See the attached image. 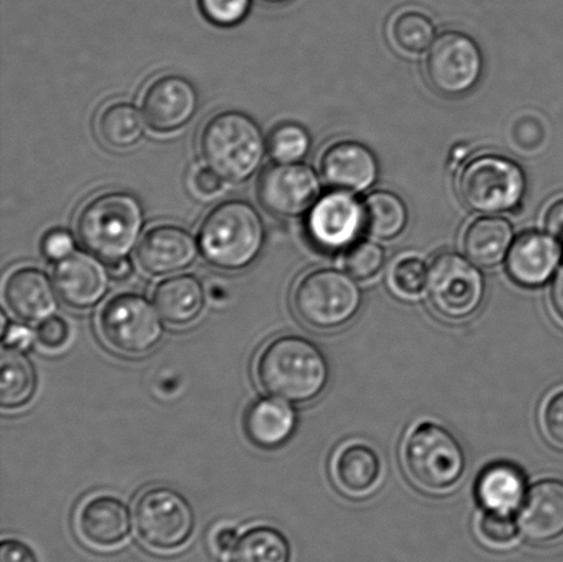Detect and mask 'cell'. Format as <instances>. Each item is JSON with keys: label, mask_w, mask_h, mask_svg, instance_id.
Returning a JSON list of instances; mask_svg holds the SVG:
<instances>
[{"label": "cell", "mask_w": 563, "mask_h": 562, "mask_svg": "<svg viewBox=\"0 0 563 562\" xmlns=\"http://www.w3.org/2000/svg\"><path fill=\"white\" fill-rule=\"evenodd\" d=\"M256 377L267 394L290 404H308L329 383V365L319 346L302 335L269 341L256 360Z\"/></svg>", "instance_id": "cell-1"}, {"label": "cell", "mask_w": 563, "mask_h": 562, "mask_svg": "<svg viewBox=\"0 0 563 562\" xmlns=\"http://www.w3.org/2000/svg\"><path fill=\"white\" fill-rule=\"evenodd\" d=\"M509 220L499 217H483L473 220L463 234V251L473 263L494 267L509 255L512 245Z\"/></svg>", "instance_id": "cell-26"}, {"label": "cell", "mask_w": 563, "mask_h": 562, "mask_svg": "<svg viewBox=\"0 0 563 562\" xmlns=\"http://www.w3.org/2000/svg\"><path fill=\"white\" fill-rule=\"evenodd\" d=\"M109 273L114 279L129 278L132 273V264L129 258H123V261L110 263Z\"/></svg>", "instance_id": "cell-46"}, {"label": "cell", "mask_w": 563, "mask_h": 562, "mask_svg": "<svg viewBox=\"0 0 563 562\" xmlns=\"http://www.w3.org/2000/svg\"><path fill=\"white\" fill-rule=\"evenodd\" d=\"M562 247L553 235L528 231L512 242L507 272L518 285L538 288L559 272Z\"/></svg>", "instance_id": "cell-20"}, {"label": "cell", "mask_w": 563, "mask_h": 562, "mask_svg": "<svg viewBox=\"0 0 563 562\" xmlns=\"http://www.w3.org/2000/svg\"><path fill=\"white\" fill-rule=\"evenodd\" d=\"M263 2L269 3V4H279L285 3L287 0H263Z\"/></svg>", "instance_id": "cell-47"}, {"label": "cell", "mask_w": 563, "mask_h": 562, "mask_svg": "<svg viewBox=\"0 0 563 562\" xmlns=\"http://www.w3.org/2000/svg\"><path fill=\"white\" fill-rule=\"evenodd\" d=\"M140 110L129 102H114L108 104L98 115V136L104 145L124 151L135 146L145 135V123Z\"/></svg>", "instance_id": "cell-28"}, {"label": "cell", "mask_w": 563, "mask_h": 562, "mask_svg": "<svg viewBox=\"0 0 563 562\" xmlns=\"http://www.w3.org/2000/svg\"><path fill=\"white\" fill-rule=\"evenodd\" d=\"M245 432L257 448L274 450L292 437L297 415L287 401L278 398H261L245 412Z\"/></svg>", "instance_id": "cell-23"}, {"label": "cell", "mask_w": 563, "mask_h": 562, "mask_svg": "<svg viewBox=\"0 0 563 562\" xmlns=\"http://www.w3.org/2000/svg\"><path fill=\"white\" fill-rule=\"evenodd\" d=\"M435 30L432 20L417 10H402L390 22V37L406 54H421L430 48Z\"/></svg>", "instance_id": "cell-31"}, {"label": "cell", "mask_w": 563, "mask_h": 562, "mask_svg": "<svg viewBox=\"0 0 563 562\" xmlns=\"http://www.w3.org/2000/svg\"><path fill=\"white\" fill-rule=\"evenodd\" d=\"M427 289L430 305L441 317L463 321L482 307L485 280L482 272L467 258L445 252L430 263Z\"/></svg>", "instance_id": "cell-10"}, {"label": "cell", "mask_w": 563, "mask_h": 562, "mask_svg": "<svg viewBox=\"0 0 563 562\" xmlns=\"http://www.w3.org/2000/svg\"><path fill=\"white\" fill-rule=\"evenodd\" d=\"M256 192L267 212L280 218H297L311 211L319 200L320 180L306 164L275 163L262 170Z\"/></svg>", "instance_id": "cell-12"}, {"label": "cell", "mask_w": 563, "mask_h": 562, "mask_svg": "<svg viewBox=\"0 0 563 562\" xmlns=\"http://www.w3.org/2000/svg\"><path fill=\"white\" fill-rule=\"evenodd\" d=\"M542 422L551 442L563 448V390L545 401Z\"/></svg>", "instance_id": "cell-39"}, {"label": "cell", "mask_w": 563, "mask_h": 562, "mask_svg": "<svg viewBox=\"0 0 563 562\" xmlns=\"http://www.w3.org/2000/svg\"><path fill=\"white\" fill-rule=\"evenodd\" d=\"M76 527L88 547L102 550L119 548L132 530L129 506L114 495H93L77 511Z\"/></svg>", "instance_id": "cell-17"}, {"label": "cell", "mask_w": 563, "mask_h": 562, "mask_svg": "<svg viewBox=\"0 0 563 562\" xmlns=\"http://www.w3.org/2000/svg\"><path fill=\"white\" fill-rule=\"evenodd\" d=\"M251 0H200L203 15L214 25L234 26L245 20Z\"/></svg>", "instance_id": "cell-36"}, {"label": "cell", "mask_w": 563, "mask_h": 562, "mask_svg": "<svg viewBox=\"0 0 563 562\" xmlns=\"http://www.w3.org/2000/svg\"><path fill=\"white\" fill-rule=\"evenodd\" d=\"M526 186V175L518 164L494 154L472 159L457 178L462 201L483 213L511 211L522 200Z\"/></svg>", "instance_id": "cell-8"}, {"label": "cell", "mask_w": 563, "mask_h": 562, "mask_svg": "<svg viewBox=\"0 0 563 562\" xmlns=\"http://www.w3.org/2000/svg\"><path fill=\"white\" fill-rule=\"evenodd\" d=\"M551 302L554 311L563 321V266L556 272L553 285H551Z\"/></svg>", "instance_id": "cell-45"}, {"label": "cell", "mask_w": 563, "mask_h": 562, "mask_svg": "<svg viewBox=\"0 0 563 562\" xmlns=\"http://www.w3.org/2000/svg\"><path fill=\"white\" fill-rule=\"evenodd\" d=\"M385 251L373 241H361L350 247L345 256V268L357 280H369L383 269Z\"/></svg>", "instance_id": "cell-33"}, {"label": "cell", "mask_w": 563, "mask_h": 562, "mask_svg": "<svg viewBox=\"0 0 563 562\" xmlns=\"http://www.w3.org/2000/svg\"><path fill=\"white\" fill-rule=\"evenodd\" d=\"M362 228L363 207L350 191H331L319 198L308 212L309 239L325 251L351 245Z\"/></svg>", "instance_id": "cell-13"}, {"label": "cell", "mask_w": 563, "mask_h": 562, "mask_svg": "<svg viewBox=\"0 0 563 562\" xmlns=\"http://www.w3.org/2000/svg\"><path fill=\"white\" fill-rule=\"evenodd\" d=\"M240 538L239 531L233 527L219 528L212 537V548L214 552L219 554H229L230 550L233 549L236 539Z\"/></svg>", "instance_id": "cell-44"}, {"label": "cell", "mask_w": 563, "mask_h": 562, "mask_svg": "<svg viewBox=\"0 0 563 562\" xmlns=\"http://www.w3.org/2000/svg\"><path fill=\"white\" fill-rule=\"evenodd\" d=\"M37 376L24 351L5 349L0 356V406L19 410L35 398Z\"/></svg>", "instance_id": "cell-27"}, {"label": "cell", "mask_w": 563, "mask_h": 562, "mask_svg": "<svg viewBox=\"0 0 563 562\" xmlns=\"http://www.w3.org/2000/svg\"><path fill=\"white\" fill-rule=\"evenodd\" d=\"M153 301L165 322L173 327H187L201 317L206 290L195 275H174L156 286Z\"/></svg>", "instance_id": "cell-22"}, {"label": "cell", "mask_w": 563, "mask_h": 562, "mask_svg": "<svg viewBox=\"0 0 563 562\" xmlns=\"http://www.w3.org/2000/svg\"><path fill=\"white\" fill-rule=\"evenodd\" d=\"M0 562H38L30 544L19 539H4L0 544Z\"/></svg>", "instance_id": "cell-41"}, {"label": "cell", "mask_w": 563, "mask_h": 562, "mask_svg": "<svg viewBox=\"0 0 563 562\" xmlns=\"http://www.w3.org/2000/svg\"><path fill=\"white\" fill-rule=\"evenodd\" d=\"M476 494L485 510L511 515L527 497V478L516 465L496 462L479 475Z\"/></svg>", "instance_id": "cell-25"}, {"label": "cell", "mask_w": 563, "mask_h": 562, "mask_svg": "<svg viewBox=\"0 0 563 562\" xmlns=\"http://www.w3.org/2000/svg\"><path fill=\"white\" fill-rule=\"evenodd\" d=\"M325 184L335 190L362 192L372 187L379 173L374 153L362 143L335 142L324 148L319 163Z\"/></svg>", "instance_id": "cell-19"}, {"label": "cell", "mask_w": 563, "mask_h": 562, "mask_svg": "<svg viewBox=\"0 0 563 562\" xmlns=\"http://www.w3.org/2000/svg\"><path fill=\"white\" fill-rule=\"evenodd\" d=\"M58 291L41 268L24 266L13 269L3 285L5 306L15 318L38 323L55 316Z\"/></svg>", "instance_id": "cell-18"}, {"label": "cell", "mask_w": 563, "mask_h": 562, "mask_svg": "<svg viewBox=\"0 0 563 562\" xmlns=\"http://www.w3.org/2000/svg\"><path fill=\"white\" fill-rule=\"evenodd\" d=\"M478 533L485 543L495 548H506L516 542L520 527L511 515L485 510L477 522Z\"/></svg>", "instance_id": "cell-35"}, {"label": "cell", "mask_w": 563, "mask_h": 562, "mask_svg": "<svg viewBox=\"0 0 563 562\" xmlns=\"http://www.w3.org/2000/svg\"><path fill=\"white\" fill-rule=\"evenodd\" d=\"M383 475L377 451L361 442L347 443L339 450L333 461L336 486L351 497H364L374 492Z\"/></svg>", "instance_id": "cell-24"}, {"label": "cell", "mask_w": 563, "mask_h": 562, "mask_svg": "<svg viewBox=\"0 0 563 562\" xmlns=\"http://www.w3.org/2000/svg\"><path fill=\"white\" fill-rule=\"evenodd\" d=\"M2 333L3 344L8 349L25 351L30 349L33 340H35V334L30 328L20 323L8 322L4 317L2 318Z\"/></svg>", "instance_id": "cell-40"}, {"label": "cell", "mask_w": 563, "mask_h": 562, "mask_svg": "<svg viewBox=\"0 0 563 562\" xmlns=\"http://www.w3.org/2000/svg\"><path fill=\"white\" fill-rule=\"evenodd\" d=\"M483 54L477 43L466 33H441L429 48L428 81L444 96H462L476 87L483 74Z\"/></svg>", "instance_id": "cell-11"}, {"label": "cell", "mask_w": 563, "mask_h": 562, "mask_svg": "<svg viewBox=\"0 0 563 562\" xmlns=\"http://www.w3.org/2000/svg\"><path fill=\"white\" fill-rule=\"evenodd\" d=\"M297 317L317 330H334L355 318L362 291L355 278L334 268H318L298 279L291 296Z\"/></svg>", "instance_id": "cell-6"}, {"label": "cell", "mask_w": 563, "mask_h": 562, "mask_svg": "<svg viewBox=\"0 0 563 562\" xmlns=\"http://www.w3.org/2000/svg\"><path fill=\"white\" fill-rule=\"evenodd\" d=\"M201 253L195 235L179 225L159 224L147 231L137 245L136 261L147 274L173 275L189 268Z\"/></svg>", "instance_id": "cell-16"}, {"label": "cell", "mask_w": 563, "mask_h": 562, "mask_svg": "<svg viewBox=\"0 0 563 562\" xmlns=\"http://www.w3.org/2000/svg\"><path fill=\"white\" fill-rule=\"evenodd\" d=\"M402 461L411 481L432 493L454 487L466 470L465 451L454 434L429 421L418 423L408 433Z\"/></svg>", "instance_id": "cell-5"}, {"label": "cell", "mask_w": 563, "mask_h": 562, "mask_svg": "<svg viewBox=\"0 0 563 562\" xmlns=\"http://www.w3.org/2000/svg\"><path fill=\"white\" fill-rule=\"evenodd\" d=\"M70 335L69 324L60 317H52L41 322L36 338L44 349L57 351L64 349Z\"/></svg>", "instance_id": "cell-37"}, {"label": "cell", "mask_w": 563, "mask_h": 562, "mask_svg": "<svg viewBox=\"0 0 563 562\" xmlns=\"http://www.w3.org/2000/svg\"><path fill=\"white\" fill-rule=\"evenodd\" d=\"M266 223L251 202H220L207 213L198 231L201 255L213 267L241 272L252 266L266 245Z\"/></svg>", "instance_id": "cell-3"}, {"label": "cell", "mask_w": 563, "mask_h": 562, "mask_svg": "<svg viewBox=\"0 0 563 562\" xmlns=\"http://www.w3.org/2000/svg\"><path fill=\"white\" fill-rule=\"evenodd\" d=\"M545 230L563 244V198L555 200L545 212Z\"/></svg>", "instance_id": "cell-43"}, {"label": "cell", "mask_w": 563, "mask_h": 562, "mask_svg": "<svg viewBox=\"0 0 563 562\" xmlns=\"http://www.w3.org/2000/svg\"><path fill=\"white\" fill-rule=\"evenodd\" d=\"M267 147L277 163H300L311 148V136L302 125L285 121L269 132Z\"/></svg>", "instance_id": "cell-32"}, {"label": "cell", "mask_w": 563, "mask_h": 562, "mask_svg": "<svg viewBox=\"0 0 563 562\" xmlns=\"http://www.w3.org/2000/svg\"><path fill=\"white\" fill-rule=\"evenodd\" d=\"M228 562H291L289 539L274 527H252L236 539Z\"/></svg>", "instance_id": "cell-29"}, {"label": "cell", "mask_w": 563, "mask_h": 562, "mask_svg": "<svg viewBox=\"0 0 563 562\" xmlns=\"http://www.w3.org/2000/svg\"><path fill=\"white\" fill-rule=\"evenodd\" d=\"M109 268L102 258L92 253L74 252L55 263L54 285L60 299L75 310H88L99 305L108 295Z\"/></svg>", "instance_id": "cell-15"}, {"label": "cell", "mask_w": 563, "mask_h": 562, "mask_svg": "<svg viewBox=\"0 0 563 562\" xmlns=\"http://www.w3.org/2000/svg\"><path fill=\"white\" fill-rule=\"evenodd\" d=\"M137 537L159 553L176 552L189 543L196 530V515L189 500L169 487H152L134 506Z\"/></svg>", "instance_id": "cell-7"}, {"label": "cell", "mask_w": 563, "mask_h": 562, "mask_svg": "<svg viewBox=\"0 0 563 562\" xmlns=\"http://www.w3.org/2000/svg\"><path fill=\"white\" fill-rule=\"evenodd\" d=\"M223 179L209 167L198 169L192 178L196 190L202 196H214L218 195L223 187Z\"/></svg>", "instance_id": "cell-42"}, {"label": "cell", "mask_w": 563, "mask_h": 562, "mask_svg": "<svg viewBox=\"0 0 563 562\" xmlns=\"http://www.w3.org/2000/svg\"><path fill=\"white\" fill-rule=\"evenodd\" d=\"M518 527L532 542H551L563 536V482L545 478L532 486L518 511Z\"/></svg>", "instance_id": "cell-21"}, {"label": "cell", "mask_w": 563, "mask_h": 562, "mask_svg": "<svg viewBox=\"0 0 563 562\" xmlns=\"http://www.w3.org/2000/svg\"><path fill=\"white\" fill-rule=\"evenodd\" d=\"M362 207L364 229L377 239H395L407 225L406 203L395 192L374 191Z\"/></svg>", "instance_id": "cell-30"}, {"label": "cell", "mask_w": 563, "mask_h": 562, "mask_svg": "<svg viewBox=\"0 0 563 562\" xmlns=\"http://www.w3.org/2000/svg\"><path fill=\"white\" fill-rule=\"evenodd\" d=\"M428 273L429 268L421 258L401 257L390 269V284L397 294L405 297H416L427 288Z\"/></svg>", "instance_id": "cell-34"}, {"label": "cell", "mask_w": 563, "mask_h": 562, "mask_svg": "<svg viewBox=\"0 0 563 562\" xmlns=\"http://www.w3.org/2000/svg\"><path fill=\"white\" fill-rule=\"evenodd\" d=\"M99 330L110 349L130 356L148 354L164 338L156 306L136 294L112 297L99 313Z\"/></svg>", "instance_id": "cell-9"}, {"label": "cell", "mask_w": 563, "mask_h": 562, "mask_svg": "<svg viewBox=\"0 0 563 562\" xmlns=\"http://www.w3.org/2000/svg\"><path fill=\"white\" fill-rule=\"evenodd\" d=\"M200 152L207 167L231 184H242L262 167L268 152L261 125L246 113L225 110L203 125Z\"/></svg>", "instance_id": "cell-4"}, {"label": "cell", "mask_w": 563, "mask_h": 562, "mask_svg": "<svg viewBox=\"0 0 563 562\" xmlns=\"http://www.w3.org/2000/svg\"><path fill=\"white\" fill-rule=\"evenodd\" d=\"M200 108L197 88L186 77L164 75L143 93L142 112L151 129L174 132L184 129Z\"/></svg>", "instance_id": "cell-14"}, {"label": "cell", "mask_w": 563, "mask_h": 562, "mask_svg": "<svg viewBox=\"0 0 563 562\" xmlns=\"http://www.w3.org/2000/svg\"><path fill=\"white\" fill-rule=\"evenodd\" d=\"M145 223L140 198L129 191H104L81 207L76 233L88 252L110 264L129 258L136 250Z\"/></svg>", "instance_id": "cell-2"}, {"label": "cell", "mask_w": 563, "mask_h": 562, "mask_svg": "<svg viewBox=\"0 0 563 562\" xmlns=\"http://www.w3.org/2000/svg\"><path fill=\"white\" fill-rule=\"evenodd\" d=\"M75 236L71 235L70 231L63 229H55L48 231L43 236L42 252L43 255L54 263L64 261L65 257L76 252Z\"/></svg>", "instance_id": "cell-38"}]
</instances>
